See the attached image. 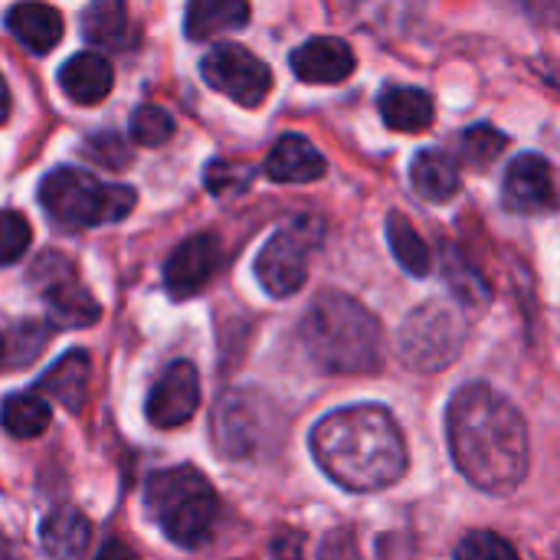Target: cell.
I'll use <instances>...</instances> for the list:
<instances>
[{"instance_id":"d6a6232c","label":"cell","mask_w":560,"mask_h":560,"mask_svg":"<svg viewBox=\"0 0 560 560\" xmlns=\"http://www.w3.org/2000/svg\"><path fill=\"white\" fill-rule=\"evenodd\" d=\"M92 161H102L105 167H125L128 164V148L118 135H95L85 144Z\"/></svg>"},{"instance_id":"cb8c5ba5","label":"cell","mask_w":560,"mask_h":560,"mask_svg":"<svg viewBox=\"0 0 560 560\" xmlns=\"http://www.w3.org/2000/svg\"><path fill=\"white\" fill-rule=\"evenodd\" d=\"M52 420V407L39 390H26V394H10L0 407V427L13 436V440H36L49 430Z\"/></svg>"},{"instance_id":"7a4b0ae2","label":"cell","mask_w":560,"mask_h":560,"mask_svg":"<svg viewBox=\"0 0 560 560\" xmlns=\"http://www.w3.org/2000/svg\"><path fill=\"white\" fill-rule=\"evenodd\" d=\"M308 446L322 472L348 492H381L407 472L404 433L377 404L328 413L315 423Z\"/></svg>"},{"instance_id":"ba28073f","label":"cell","mask_w":560,"mask_h":560,"mask_svg":"<svg viewBox=\"0 0 560 560\" xmlns=\"http://www.w3.org/2000/svg\"><path fill=\"white\" fill-rule=\"evenodd\" d=\"M272 404L253 390L223 394L213 413V436L226 459H249L272 440Z\"/></svg>"},{"instance_id":"ffe728a7","label":"cell","mask_w":560,"mask_h":560,"mask_svg":"<svg viewBox=\"0 0 560 560\" xmlns=\"http://www.w3.org/2000/svg\"><path fill=\"white\" fill-rule=\"evenodd\" d=\"M410 184L423 200L443 203L459 194V164L443 148H423L410 164Z\"/></svg>"},{"instance_id":"d4e9b609","label":"cell","mask_w":560,"mask_h":560,"mask_svg":"<svg viewBox=\"0 0 560 560\" xmlns=\"http://www.w3.org/2000/svg\"><path fill=\"white\" fill-rule=\"evenodd\" d=\"M387 243H390V253L394 259L417 279L430 276V266H433V256H430V246L427 240L417 233V226L404 217V213H390L387 217Z\"/></svg>"},{"instance_id":"3957f363","label":"cell","mask_w":560,"mask_h":560,"mask_svg":"<svg viewBox=\"0 0 560 560\" xmlns=\"http://www.w3.org/2000/svg\"><path fill=\"white\" fill-rule=\"evenodd\" d=\"M299 331L312 361L328 374L354 377L381 368V322L345 292H322Z\"/></svg>"},{"instance_id":"4dcf8cb0","label":"cell","mask_w":560,"mask_h":560,"mask_svg":"<svg viewBox=\"0 0 560 560\" xmlns=\"http://www.w3.org/2000/svg\"><path fill=\"white\" fill-rule=\"evenodd\" d=\"M30 240H33V230L26 217L16 210H0V266L23 259V253L30 249Z\"/></svg>"},{"instance_id":"f1b7e54d","label":"cell","mask_w":560,"mask_h":560,"mask_svg":"<svg viewBox=\"0 0 560 560\" xmlns=\"http://www.w3.org/2000/svg\"><path fill=\"white\" fill-rule=\"evenodd\" d=\"M131 138L144 148H161L174 138V118L161 105H141L131 115Z\"/></svg>"},{"instance_id":"f546056e","label":"cell","mask_w":560,"mask_h":560,"mask_svg":"<svg viewBox=\"0 0 560 560\" xmlns=\"http://www.w3.org/2000/svg\"><path fill=\"white\" fill-rule=\"evenodd\" d=\"M253 180V167L243 164V161H210L207 174H203V184L213 197H233V194H243Z\"/></svg>"},{"instance_id":"5b68a950","label":"cell","mask_w":560,"mask_h":560,"mask_svg":"<svg viewBox=\"0 0 560 560\" xmlns=\"http://www.w3.org/2000/svg\"><path fill=\"white\" fill-rule=\"evenodd\" d=\"M39 203L56 223L89 230L125 220L135 210V190L125 184H102L75 167H56L39 184Z\"/></svg>"},{"instance_id":"4316f807","label":"cell","mask_w":560,"mask_h":560,"mask_svg":"<svg viewBox=\"0 0 560 560\" xmlns=\"http://www.w3.org/2000/svg\"><path fill=\"white\" fill-rule=\"evenodd\" d=\"M443 272H446V282L453 289V295L463 302V305H486L492 299V289L489 282L482 279V272L456 249H446L443 256Z\"/></svg>"},{"instance_id":"6da1fadb","label":"cell","mask_w":560,"mask_h":560,"mask_svg":"<svg viewBox=\"0 0 560 560\" xmlns=\"http://www.w3.org/2000/svg\"><path fill=\"white\" fill-rule=\"evenodd\" d=\"M446 440L456 469L489 495H512L532 466L522 413L492 387H463L446 410Z\"/></svg>"},{"instance_id":"836d02e7","label":"cell","mask_w":560,"mask_h":560,"mask_svg":"<svg viewBox=\"0 0 560 560\" xmlns=\"http://www.w3.org/2000/svg\"><path fill=\"white\" fill-rule=\"evenodd\" d=\"M272 560H302V535L295 532H282L276 541H272Z\"/></svg>"},{"instance_id":"8992f818","label":"cell","mask_w":560,"mask_h":560,"mask_svg":"<svg viewBox=\"0 0 560 560\" xmlns=\"http://www.w3.org/2000/svg\"><path fill=\"white\" fill-rule=\"evenodd\" d=\"M466 345V322L443 302L420 305L400 328L397 348L407 368L433 374L450 368Z\"/></svg>"},{"instance_id":"8d00e7d4","label":"cell","mask_w":560,"mask_h":560,"mask_svg":"<svg viewBox=\"0 0 560 560\" xmlns=\"http://www.w3.org/2000/svg\"><path fill=\"white\" fill-rule=\"evenodd\" d=\"M558 85H560V79H558Z\"/></svg>"},{"instance_id":"9a60e30c","label":"cell","mask_w":560,"mask_h":560,"mask_svg":"<svg viewBox=\"0 0 560 560\" xmlns=\"http://www.w3.org/2000/svg\"><path fill=\"white\" fill-rule=\"evenodd\" d=\"M89 381H92V361L82 348H72L36 381V390L49 404H59L69 413H79L89 400Z\"/></svg>"},{"instance_id":"ac0fdd59","label":"cell","mask_w":560,"mask_h":560,"mask_svg":"<svg viewBox=\"0 0 560 560\" xmlns=\"http://www.w3.org/2000/svg\"><path fill=\"white\" fill-rule=\"evenodd\" d=\"M112 82H115L112 62H108L102 52H95V49L72 56V59L59 69V85H62V92H66L72 102H79V105H95V102H102V98L112 92Z\"/></svg>"},{"instance_id":"7402d4cb","label":"cell","mask_w":560,"mask_h":560,"mask_svg":"<svg viewBox=\"0 0 560 560\" xmlns=\"http://www.w3.org/2000/svg\"><path fill=\"white\" fill-rule=\"evenodd\" d=\"M82 36L102 49H128L131 16L125 0H92L82 13Z\"/></svg>"},{"instance_id":"e575fe53","label":"cell","mask_w":560,"mask_h":560,"mask_svg":"<svg viewBox=\"0 0 560 560\" xmlns=\"http://www.w3.org/2000/svg\"><path fill=\"white\" fill-rule=\"evenodd\" d=\"M95 560H138V555L128 551L121 541H108V545H102V551H98V558Z\"/></svg>"},{"instance_id":"2e32d148","label":"cell","mask_w":560,"mask_h":560,"mask_svg":"<svg viewBox=\"0 0 560 560\" xmlns=\"http://www.w3.org/2000/svg\"><path fill=\"white\" fill-rule=\"evenodd\" d=\"M325 171H328V161L302 135H282L266 158V174L276 184H312L325 177Z\"/></svg>"},{"instance_id":"e0dca14e","label":"cell","mask_w":560,"mask_h":560,"mask_svg":"<svg viewBox=\"0 0 560 560\" xmlns=\"http://www.w3.org/2000/svg\"><path fill=\"white\" fill-rule=\"evenodd\" d=\"M7 30L20 39L30 52L43 56L62 39V13L39 0H23L7 10Z\"/></svg>"},{"instance_id":"44dd1931","label":"cell","mask_w":560,"mask_h":560,"mask_svg":"<svg viewBox=\"0 0 560 560\" xmlns=\"http://www.w3.org/2000/svg\"><path fill=\"white\" fill-rule=\"evenodd\" d=\"M92 541V525L79 509H56L39 525V545L52 560H75Z\"/></svg>"},{"instance_id":"5bb4252c","label":"cell","mask_w":560,"mask_h":560,"mask_svg":"<svg viewBox=\"0 0 560 560\" xmlns=\"http://www.w3.org/2000/svg\"><path fill=\"white\" fill-rule=\"evenodd\" d=\"M289 62H292V72L302 82L335 85V82H345L354 72L358 56H354V49L341 36H315V39H305L292 52Z\"/></svg>"},{"instance_id":"83f0119b","label":"cell","mask_w":560,"mask_h":560,"mask_svg":"<svg viewBox=\"0 0 560 560\" xmlns=\"http://www.w3.org/2000/svg\"><path fill=\"white\" fill-rule=\"evenodd\" d=\"M505 148H509V138H505L502 131H495L492 125H472V128H466L463 138H459V154H463V161H469L472 167L492 164Z\"/></svg>"},{"instance_id":"603a6c76","label":"cell","mask_w":560,"mask_h":560,"mask_svg":"<svg viewBox=\"0 0 560 560\" xmlns=\"http://www.w3.org/2000/svg\"><path fill=\"white\" fill-rule=\"evenodd\" d=\"M249 23V0H190L187 3V36L213 39Z\"/></svg>"},{"instance_id":"d590c367","label":"cell","mask_w":560,"mask_h":560,"mask_svg":"<svg viewBox=\"0 0 560 560\" xmlns=\"http://www.w3.org/2000/svg\"><path fill=\"white\" fill-rule=\"evenodd\" d=\"M10 118V89H7V82H3V75H0V125Z\"/></svg>"},{"instance_id":"9c48e42d","label":"cell","mask_w":560,"mask_h":560,"mask_svg":"<svg viewBox=\"0 0 560 560\" xmlns=\"http://www.w3.org/2000/svg\"><path fill=\"white\" fill-rule=\"evenodd\" d=\"M200 75L210 89L243 108H259L272 92V69L240 43H220L200 59Z\"/></svg>"},{"instance_id":"7c38bea8","label":"cell","mask_w":560,"mask_h":560,"mask_svg":"<svg viewBox=\"0 0 560 560\" xmlns=\"http://www.w3.org/2000/svg\"><path fill=\"white\" fill-rule=\"evenodd\" d=\"M502 200L509 210L538 217L551 213L558 207V187H555V171L541 154H518L502 184Z\"/></svg>"},{"instance_id":"52a82bcc","label":"cell","mask_w":560,"mask_h":560,"mask_svg":"<svg viewBox=\"0 0 560 560\" xmlns=\"http://www.w3.org/2000/svg\"><path fill=\"white\" fill-rule=\"evenodd\" d=\"M322 233L325 230L318 220L302 217L266 240V246L256 256V279L272 299H289L305 285L308 259L322 243Z\"/></svg>"},{"instance_id":"1f68e13d","label":"cell","mask_w":560,"mask_h":560,"mask_svg":"<svg viewBox=\"0 0 560 560\" xmlns=\"http://www.w3.org/2000/svg\"><path fill=\"white\" fill-rule=\"evenodd\" d=\"M456 560H518V551L495 532H472L456 545Z\"/></svg>"},{"instance_id":"4fadbf2b","label":"cell","mask_w":560,"mask_h":560,"mask_svg":"<svg viewBox=\"0 0 560 560\" xmlns=\"http://www.w3.org/2000/svg\"><path fill=\"white\" fill-rule=\"evenodd\" d=\"M220 266V240L213 233L187 236L164 262V285L174 299L200 292Z\"/></svg>"},{"instance_id":"8fae6325","label":"cell","mask_w":560,"mask_h":560,"mask_svg":"<svg viewBox=\"0 0 560 560\" xmlns=\"http://www.w3.org/2000/svg\"><path fill=\"white\" fill-rule=\"evenodd\" d=\"M200 407V377L190 361H174L164 368L158 384L148 394L144 413L158 430L184 427Z\"/></svg>"},{"instance_id":"484cf974","label":"cell","mask_w":560,"mask_h":560,"mask_svg":"<svg viewBox=\"0 0 560 560\" xmlns=\"http://www.w3.org/2000/svg\"><path fill=\"white\" fill-rule=\"evenodd\" d=\"M49 331L39 322H23L10 331H0V368H26L46 348Z\"/></svg>"},{"instance_id":"d6986e66","label":"cell","mask_w":560,"mask_h":560,"mask_svg":"<svg viewBox=\"0 0 560 560\" xmlns=\"http://www.w3.org/2000/svg\"><path fill=\"white\" fill-rule=\"evenodd\" d=\"M381 105V118L390 131H423L433 125L436 118V105H433V95L423 92V89H413V85H387L377 98Z\"/></svg>"},{"instance_id":"277c9868","label":"cell","mask_w":560,"mask_h":560,"mask_svg":"<svg viewBox=\"0 0 560 560\" xmlns=\"http://www.w3.org/2000/svg\"><path fill=\"white\" fill-rule=\"evenodd\" d=\"M144 505L177 548H203L220 518V499L194 466H171L148 479Z\"/></svg>"},{"instance_id":"30bf717a","label":"cell","mask_w":560,"mask_h":560,"mask_svg":"<svg viewBox=\"0 0 560 560\" xmlns=\"http://www.w3.org/2000/svg\"><path fill=\"white\" fill-rule=\"evenodd\" d=\"M33 279L43 289L52 325H59V328H89V325L98 322L102 308L92 299V292L75 279V269H72V262L66 256L46 253L36 262Z\"/></svg>"}]
</instances>
